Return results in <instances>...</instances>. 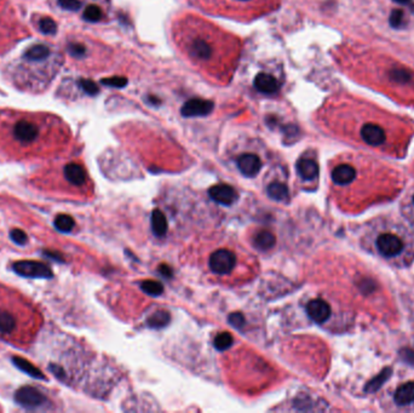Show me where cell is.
Masks as SVG:
<instances>
[{"label": "cell", "mask_w": 414, "mask_h": 413, "mask_svg": "<svg viewBox=\"0 0 414 413\" xmlns=\"http://www.w3.org/2000/svg\"><path fill=\"white\" fill-rule=\"evenodd\" d=\"M335 112L350 139L388 153L403 150L414 133V121L356 97H345Z\"/></svg>", "instance_id": "obj_1"}, {"label": "cell", "mask_w": 414, "mask_h": 413, "mask_svg": "<svg viewBox=\"0 0 414 413\" xmlns=\"http://www.w3.org/2000/svg\"><path fill=\"white\" fill-rule=\"evenodd\" d=\"M67 133L52 115L8 112L0 115V154L11 160L49 159L64 148Z\"/></svg>", "instance_id": "obj_2"}, {"label": "cell", "mask_w": 414, "mask_h": 413, "mask_svg": "<svg viewBox=\"0 0 414 413\" xmlns=\"http://www.w3.org/2000/svg\"><path fill=\"white\" fill-rule=\"evenodd\" d=\"M351 53L350 70L362 84L414 106V68L385 52L362 47Z\"/></svg>", "instance_id": "obj_3"}, {"label": "cell", "mask_w": 414, "mask_h": 413, "mask_svg": "<svg viewBox=\"0 0 414 413\" xmlns=\"http://www.w3.org/2000/svg\"><path fill=\"white\" fill-rule=\"evenodd\" d=\"M361 245L390 266L404 268L414 260V235L402 222L390 216L373 218L365 225Z\"/></svg>", "instance_id": "obj_4"}, {"label": "cell", "mask_w": 414, "mask_h": 413, "mask_svg": "<svg viewBox=\"0 0 414 413\" xmlns=\"http://www.w3.org/2000/svg\"><path fill=\"white\" fill-rule=\"evenodd\" d=\"M43 321V314L32 299L0 284V340L26 349L35 341Z\"/></svg>", "instance_id": "obj_5"}, {"label": "cell", "mask_w": 414, "mask_h": 413, "mask_svg": "<svg viewBox=\"0 0 414 413\" xmlns=\"http://www.w3.org/2000/svg\"><path fill=\"white\" fill-rule=\"evenodd\" d=\"M31 183L40 192L56 197H85L90 190V180L81 164L76 161L63 165H50L31 178Z\"/></svg>", "instance_id": "obj_6"}, {"label": "cell", "mask_w": 414, "mask_h": 413, "mask_svg": "<svg viewBox=\"0 0 414 413\" xmlns=\"http://www.w3.org/2000/svg\"><path fill=\"white\" fill-rule=\"evenodd\" d=\"M382 406L391 412H414V378L395 383L382 395Z\"/></svg>", "instance_id": "obj_7"}, {"label": "cell", "mask_w": 414, "mask_h": 413, "mask_svg": "<svg viewBox=\"0 0 414 413\" xmlns=\"http://www.w3.org/2000/svg\"><path fill=\"white\" fill-rule=\"evenodd\" d=\"M236 266V256L228 249L216 250L208 258V268L216 275H227Z\"/></svg>", "instance_id": "obj_8"}, {"label": "cell", "mask_w": 414, "mask_h": 413, "mask_svg": "<svg viewBox=\"0 0 414 413\" xmlns=\"http://www.w3.org/2000/svg\"><path fill=\"white\" fill-rule=\"evenodd\" d=\"M357 177V166L351 161H342L330 171L333 183L339 187H347L355 182Z\"/></svg>", "instance_id": "obj_9"}, {"label": "cell", "mask_w": 414, "mask_h": 413, "mask_svg": "<svg viewBox=\"0 0 414 413\" xmlns=\"http://www.w3.org/2000/svg\"><path fill=\"white\" fill-rule=\"evenodd\" d=\"M305 310L308 316L310 317L312 321L318 323V325L326 323L333 314L330 304L327 301H324L323 298L311 299V301L306 304Z\"/></svg>", "instance_id": "obj_10"}, {"label": "cell", "mask_w": 414, "mask_h": 413, "mask_svg": "<svg viewBox=\"0 0 414 413\" xmlns=\"http://www.w3.org/2000/svg\"><path fill=\"white\" fill-rule=\"evenodd\" d=\"M214 105L212 101L192 99L187 101L181 109V114L186 118L206 117L213 111Z\"/></svg>", "instance_id": "obj_11"}, {"label": "cell", "mask_w": 414, "mask_h": 413, "mask_svg": "<svg viewBox=\"0 0 414 413\" xmlns=\"http://www.w3.org/2000/svg\"><path fill=\"white\" fill-rule=\"evenodd\" d=\"M236 165L239 171L246 177H255L262 169L261 159H259L258 155H256L253 153L241 154L237 157Z\"/></svg>", "instance_id": "obj_12"}, {"label": "cell", "mask_w": 414, "mask_h": 413, "mask_svg": "<svg viewBox=\"0 0 414 413\" xmlns=\"http://www.w3.org/2000/svg\"><path fill=\"white\" fill-rule=\"evenodd\" d=\"M210 197L213 199L216 203L224 206H229L237 199V193L231 186L228 184H218L210 189Z\"/></svg>", "instance_id": "obj_13"}, {"label": "cell", "mask_w": 414, "mask_h": 413, "mask_svg": "<svg viewBox=\"0 0 414 413\" xmlns=\"http://www.w3.org/2000/svg\"><path fill=\"white\" fill-rule=\"evenodd\" d=\"M297 172L305 182H314L318 177V165L311 157H302L297 162Z\"/></svg>", "instance_id": "obj_14"}, {"label": "cell", "mask_w": 414, "mask_h": 413, "mask_svg": "<svg viewBox=\"0 0 414 413\" xmlns=\"http://www.w3.org/2000/svg\"><path fill=\"white\" fill-rule=\"evenodd\" d=\"M15 270L25 276H46L51 275L49 267L37 262H19L15 264Z\"/></svg>", "instance_id": "obj_15"}, {"label": "cell", "mask_w": 414, "mask_h": 413, "mask_svg": "<svg viewBox=\"0 0 414 413\" xmlns=\"http://www.w3.org/2000/svg\"><path fill=\"white\" fill-rule=\"evenodd\" d=\"M256 90L263 94H275L279 91L280 84L273 75L268 73H259L256 75L253 81Z\"/></svg>", "instance_id": "obj_16"}, {"label": "cell", "mask_w": 414, "mask_h": 413, "mask_svg": "<svg viewBox=\"0 0 414 413\" xmlns=\"http://www.w3.org/2000/svg\"><path fill=\"white\" fill-rule=\"evenodd\" d=\"M189 52L194 58L207 61L212 57V47L206 40L194 39L189 45Z\"/></svg>", "instance_id": "obj_17"}, {"label": "cell", "mask_w": 414, "mask_h": 413, "mask_svg": "<svg viewBox=\"0 0 414 413\" xmlns=\"http://www.w3.org/2000/svg\"><path fill=\"white\" fill-rule=\"evenodd\" d=\"M255 245L259 250H269L273 249L275 245V236L272 231L269 230H261L256 234L255 236Z\"/></svg>", "instance_id": "obj_18"}, {"label": "cell", "mask_w": 414, "mask_h": 413, "mask_svg": "<svg viewBox=\"0 0 414 413\" xmlns=\"http://www.w3.org/2000/svg\"><path fill=\"white\" fill-rule=\"evenodd\" d=\"M401 212L406 221L414 228V190L409 192L401 204Z\"/></svg>", "instance_id": "obj_19"}, {"label": "cell", "mask_w": 414, "mask_h": 413, "mask_svg": "<svg viewBox=\"0 0 414 413\" xmlns=\"http://www.w3.org/2000/svg\"><path fill=\"white\" fill-rule=\"evenodd\" d=\"M268 195L276 201H285L288 199L287 187L281 182H273L267 188Z\"/></svg>", "instance_id": "obj_20"}, {"label": "cell", "mask_w": 414, "mask_h": 413, "mask_svg": "<svg viewBox=\"0 0 414 413\" xmlns=\"http://www.w3.org/2000/svg\"><path fill=\"white\" fill-rule=\"evenodd\" d=\"M151 225L153 230L156 235H163L168 229V222H166L165 216L160 211H154L153 217H151Z\"/></svg>", "instance_id": "obj_21"}, {"label": "cell", "mask_w": 414, "mask_h": 413, "mask_svg": "<svg viewBox=\"0 0 414 413\" xmlns=\"http://www.w3.org/2000/svg\"><path fill=\"white\" fill-rule=\"evenodd\" d=\"M102 16L103 15L101 8L95 4L86 7L84 14H82V17H84V20L88 21V22H98V21L102 19Z\"/></svg>", "instance_id": "obj_22"}, {"label": "cell", "mask_w": 414, "mask_h": 413, "mask_svg": "<svg viewBox=\"0 0 414 413\" xmlns=\"http://www.w3.org/2000/svg\"><path fill=\"white\" fill-rule=\"evenodd\" d=\"M74 219L70 216L67 215H58L56 217L55 225L61 231H70L74 228Z\"/></svg>", "instance_id": "obj_23"}, {"label": "cell", "mask_w": 414, "mask_h": 413, "mask_svg": "<svg viewBox=\"0 0 414 413\" xmlns=\"http://www.w3.org/2000/svg\"><path fill=\"white\" fill-rule=\"evenodd\" d=\"M142 289L150 296H159L162 293V286L157 281L148 280L142 284Z\"/></svg>", "instance_id": "obj_24"}, {"label": "cell", "mask_w": 414, "mask_h": 413, "mask_svg": "<svg viewBox=\"0 0 414 413\" xmlns=\"http://www.w3.org/2000/svg\"><path fill=\"white\" fill-rule=\"evenodd\" d=\"M231 343H233V337L229 334H220L214 340V346L219 350L227 349L229 346H231Z\"/></svg>", "instance_id": "obj_25"}, {"label": "cell", "mask_w": 414, "mask_h": 413, "mask_svg": "<svg viewBox=\"0 0 414 413\" xmlns=\"http://www.w3.org/2000/svg\"><path fill=\"white\" fill-rule=\"evenodd\" d=\"M169 314L166 313V311H159V313H156L155 315L151 316L149 323H150L153 327H161V326H165L166 323L169 322Z\"/></svg>", "instance_id": "obj_26"}, {"label": "cell", "mask_w": 414, "mask_h": 413, "mask_svg": "<svg viewBox=\"0 0 414 413\" xmlns=\"http://www.w3.org/2000/svg\"><path fill=\"white\" fill-rule=\"evenodd\" d=\"M102 82L104 85L114 86V88L121 89V88H124V86L127 85V79L124 78V76H112V78L103 79Z\"/></svg>", "instance_id": "obj_27"}, {"label": "cell", "mask_w": 414, "mask_h": 413, "mask_svg": "<svg viewBox=\"0 0 414 413\" xmlns=\"http://www.w3.org/2000/svg\"><path fill=\"white\" fill-rule=\"evenodd\" d=\"M58 5L64 10L78 11L81 7V3L80 0H58Z\"/></svg>", "instance_id": "obj_28"}, {"label": "cell", "mask_w": 414, "mask_h": 413, "mask_svg": "<svg viewBox=\"0 0 414 413\" xmlns=\"http://www.w3.org/2000/svg\"><path fill=\"white\" fill-rule=\"evenodd\" d=\"M39 27L41 32H44V33L52 34L56 32V23L51 19H43L40 21Z\"/></svg>", "instance_id": "obj_29"}, {"label": "cell", "mask_w": 414, "mask_h": 413, "mask_svg": "<svg viewBox=\"0 0 414 413\" xmlns=\"http://www.w3.org/2000/svg\"><path fill=\"white\" fill-rule=\"evenodd\" d=\"M80 85H81V88L90 95H95L98 92L97 85L95 84L94 81H91V80H81V81H80Z\"/></svg>", "instance_id": "obj_30"}, {"label": "cell", "mask_w": 414, "mask_h": 413, "mask_svg": "<svg viewBox=\"0 0 414 413\" xmlns=\"http://www.w3.org/2000/svg\"><path fill=\"white\" fill-rule=\"evenodd\" d=\"M11 235H13V239L15 240V241L19 242V243H25L26 240H27L26 234L23 233V231H21V230L13 231V233H11Z\"/></svg>", "instance_id": "obj_31"}, {"label": "cell", "mask_w": 414, "mask_h": 413, "mask_svg": "<svg viewBox=\"0 0 414 413\" xmlns=\"http://www.w3.org/2000/svg\"><path fill=\"white\" fill-rule=\"evenodd\" d=\"M230 322H233L234 325H236V326H240L241 323L243 322V319L241 315H233V316L230 317Z\"/></svg>", "instance_id": "obj_32"}, {"label": "cell", "mask_w": 414, "mask_h": 413, "mask_svg": "<svg viewBox=\"0 0 414 413\" xmlns=\"http://www.w3.org/2000/svg\"><path fill=\"white\" fill-rule=\"evenodd\" d=\"M150 102H153L154 105H159L160 103V101L156 99V97H154V96H150Z\"/></svg>", "instance_id": "obj_33"}, {"label": "cell", "mask_w": 414, "mask_h": 413, "mask_svg": "<svg viewBox=\"0 0 414 413\" xmlns=\"http://www.w3.org/2000/svg\"><path fill=\"white\" fill-rule=\"evenodd\" d=\"M243 2H246V0H243Z\"/></svg>", "instance_id": "obj_34"}]
</instances>
